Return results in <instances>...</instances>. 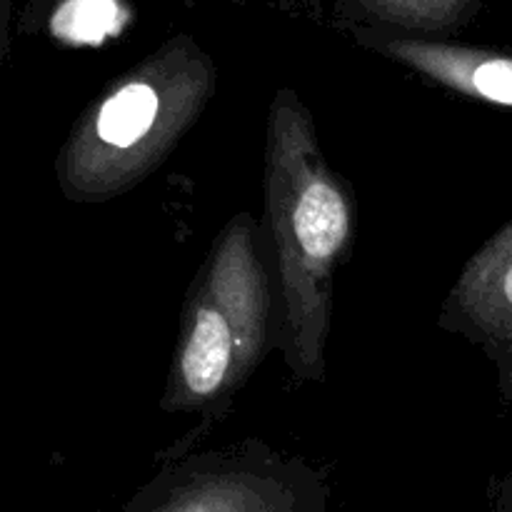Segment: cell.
<instances>
[{
  "label": "cell",
  "instance_id": "cell-6",
  "mask_svg": "<svg viewBox=\"0 0 512 512\" xmlns=\"http://www.w3.org/2000/svg\"><path fill=\"white\" fill-rule=\"evenodd\" d=\"M413 60L450 88L512 108V58L505 55L463 58L448 50H415Z\"/></svg>",
  "mask_w": 512,
  "mask_h": 512
},
{
  "label": "cell",
  "instance_id": "cell-4",
  "mask_svg": "<svg viewBox=\"0 0 512 512\" xmlns=\"http://www.w3.org/2000/svg\"><path fill=\"white\" fill-rule=\"evenodd\" d=\"M315 475L250 458L183 465L140 490L123 512H323Z\"/></svg>",
  "mask_w": 512,
  "mask_h": 512
},
{
  "label": "cell",
  "instance_id": "cell-2",
  "mask_svg": "<svg viewBox=\"0 0 512 512\" xmlns=\"http://www.w3.org/2000/svg\"><path fill=\"white\" fill-rule=\"evenodd\" d=\"M270 308L258 230L248 213L235 215L190 295L165 410H195L230 398L263 360Z\"/></svg>",
  "mask_w": 512,
  "mask_h": 512
},
{
  "label": "cell",
  "instance_id": "cell-7",
  "mask_svg": "<svg viewBox=\"0 0 512 512\" xmlns=\"http://www.w3.org/2000/svg\"><path fill=\"white\" fill-rule=\"evenodd\" d=\"M120 25L115 0H68L55 13L53 30L70 43H100Z\"/></svg>",
  "mask_w": 512,
  "mask_h": 512
},
{
  "label": "cell",
  "instance_id": "cell-5",
  "mask_svg": "<svg viewBox=\"0 0 512 512\" xmlns=\"http://www.w3.org/2000/svg\"><path fill=\"white\" fill-rule=\"evenodd\" d=\"M445 320L488 353L505 400H512V220L500 228L458 278Z\"/></svg>",
  "mask_w": 512,
  "mask_h": 512
},
{
  "label": "cell",
  "instance_id": "cell-3",
  "mask_svg": "<svg viewBox=\"0 0 512 512\" xmlns=\"http://www.w3.org/2000/svg\"><path fill=\"white\" fill-rule=\"evenodd\" d=\"M200 108H165L148 80H130L95 108L65 150V183L83 198H100L148 173Z\"/></svg>",
  "mask_w": 512,
  "mask_h": 512
},
{
  "label": "cell",
  "instance_id": "cell-1",
  "mask_svg": "<svg viewBox=\"0 0 512 512\" xmlns=\"http://www.w3.org/2000/svg\"><path fill=\"white\" fill-rule=\"evenodd\" d=\"M355 205L325 160L310 113L275 100L265 145V228L280 298V345L295 378H325L333 278L353 238Z\"/></svg>",
  "mask_w": 512,
  "mask_h": 512
}]
</instances>
